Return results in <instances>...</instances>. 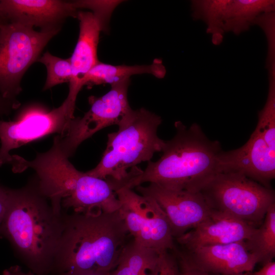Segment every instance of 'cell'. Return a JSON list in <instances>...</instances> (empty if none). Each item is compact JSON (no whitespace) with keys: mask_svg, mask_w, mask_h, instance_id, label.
<instances>
[{"mask_svg":"<svg viewBox=\"0 0 275 275\" xmlns=\"http://www.w3.org/2000/svg\"><path fill=\"white\" fill-rule=\"evenodd\" d=\"M64 228V215L39 190L35 177L19 189H8L0 234L9 240L35 275H47Z\"/></svg>","mask_w":275,"mask_h":275,"instance_id":"6da1fadb","label":"cell"},{"mask_svg":"<svg viewBox=\"0 0 275 275\" xmlns=\"http://www.w3.org/2000/svg\"><path fill=\"white\" fill-rule=\"evenodd\" d=\"M68 158L57 135L50 149L37 153L33 160L12 155L10 163L14 173L33 169L39 190L59 212L63 208L77 213L118 211L120 203L110 184L77 170Z\"/></svg>","mask_w":275,"mask_h":275,"instance_id":"7a4b0ae2","label":"cell"},{"mask_svg":"<svg viewBox=\"0 0 275 275\" xmlns=\"http://www.w3.org/2000/svg\"><path fill=\"white\" fill-rule=\"evenodd\" d=\"M175 127L176 134L166 141L160 158L149 161L144 170L136 167L132 176L117 189H132L149 182L171 189L199 192L221 172L219 158L223 150L218 141L210 140L197 123L187 127L178 121Z\"/></svg>","mask_w":275,"mask_h":275,"instance_id":"3957f363","label":"cell"},{"mask_svg":"<svg viewBox=\"0 0 275 275\" xmlns=\"http://www.w3.org/2000/svg\"><path fill=\"white\" fill-rule=\"evenodd\" d=\"M129 235L118 210L64 215L52 271L60 274L110 272L116 266Z\"/></svg>","mask_w":275,"mask_h":275,"instance_id":"277c9868","label":"cell"},{"mask_svg":"<svg viewBox=\"0 0 275 275\" xmlns=\"http://www.w3.org/2000/svg\"><path fill=\"white\" fill-rule=\"evenodd\" d=\"M161 122L160 116L144 108H131L118 123V131L108 134L100 162L86 173L106 180L114 190L128 179L132 169L162 151L166 141L157 135Z\"/></svg>","mask_w":275,"mask_h":275,"instance_id":"5b68a950","label":"cell"},{"mask_svg":"<svg viewBox=\"0 0 275 275\" xmlns=\"http://www.w3.org/2000/svg\"><path fill=\"white\" fill-rule=\"evenodd\" d=\"M212 209L229 214L256 227L269 206L274 203V191L237 172H221L201 189Z\"/></svg>","mask_w":275,"mask_h":275,"instance_id":"8992f818","label":"cell"},{"mask_svg":"<svg viewBox=\"0 0 275 275\" xmlns=\"http://www.w3.org/2000/svg\"><path fill=\"white\" fill-rule=\"evenodd\" d=\"M60 30L37 31L10 22L0 25V93L4 97L17 100L22 91L21 81L24 73Z\"/></svg>","mask_w":275,"mask_h":275,"instance_id":"52a82bcc","label":"cell"},{"mask_svg":"<svg viewBox=\"0 0 275 275\" xmlns=\"http://www.w3.org/2000/svg\"><path fill=\"white\" fill-rule=\"evenodd\" d=\"M74 118L65 101L51 110L34 102L21 108L15 120H0V166L10 163L13 149L52 133L63 135Z\"/></svg>","mask_w":275,"mask_h":275,"instance_id":"ba28073f","label":"cell"},{"mask_svg":"<svg viewBox=\"0 0 275 275\" xmlns=\"http://www.w3.org/2000/svg\"><path fill=\"white\" fill-rule=\"evenodd\" d=\"M115 193L120 203L118 211L133 240L161 253L175 249L167 217L154 199L125 187Z\"/></svg>","mask_w":275,"mask_h":275,"instance_id":"9c48e42d","label":"cell"},{"mask_svg":"<svg viewBox=\"0 0 275 275\" xmlns=\"http://www.w3.org/2000/svg\"><path fill=\"white\" fill-rule=\"evenodd\" d=\"M130 78L111 85V90L103 96L89 98L90 109L82 117L70 121L66 132L58 134L59 145L68 158L79 145L101 129L112 125H118L130 107L127 98Z\"/></svg>","mask_w":275,"mask_h":275,"instance_id":"30bf717a","label":"cell"},{"mask_svg":"<svg viewBox=\"0 0 275 275\" xmlns=\"http://www.w3.org/2000/svg\"><path fill=\"white\" fill-rule=\"evenodd\" d=\"M219 168L221 172H239L270 187L275 178V121L258 118L255 129L244 145L222 151Z\"/></svg>","mask_w":275,"mask_h":275,"instance_id":"8fae6325","label":"cell"},{"mask_svg":"<svg viewBox=\"0 0 275 275\" xmlns=\"http://www.w3.org/2000/svg\"><path fill=\"white\" fill-rule=\"evenodd\" d=\"M140 194L151 197L165 213L174 238H178L205 221L212 209L201 192L171 189L156 183L135 187Z\"/></svg>","mask_w":275,"mask_h":275,"instance_id":"7c38bea8","label":"cell"},{"mask_svg":"<svg viewBox=\"0 0 275 275\" xmlns=\"http://www.w3.org/2000/svg\"><path fill=\"white\" fill-rule=\"evenodd\" d=\"M176 258L191 268L221 275L250 272L259 262L246 241L184 250L177 252Z\"/></svg>","mask_w":275,"mask_h":275,"instance_id":"4fadbf2b","label":"cell"},{"mask_svg":"<svg viewBox=\"0 0 275 275\" xmlns=\"http://www.w3.org/2000/svg\"><path fill=\"white\" fill-rule=\"evenodd\" d=\"M79 31L77 43L70 58L72 77L69 92L64 100L74 113L77 95L82 88L80 82L87 73L99 61L97 46L100 33L106 30L109 20L91 11H78Z\"/></svg>","mask_w":275,"mask_h":275,"instance_id":"5bb4252c","label":"cell"},{"mask_svg":"<svg viewBox=\"0 0 275 275\" xmlns=\"http://www.w3.org/2000/svg\"><path fill=\"white\" fill-rule=\"evenodd\" d=\"M78 10L73 1L61 0H1L0 12L7 22L40 30L61 29L69 17L76 18Z\"/></svg>","mask_w":275,"mask_h":275,"instance_id":"9a60e30c","label":"cell"},{"mask_svg":"<svg viewBox=\"0 0 275 275\" xmlns=\"http://www.w3.org/2000/svg\"><path fill=\"white\" fill-rule=\"evenodd\" d=\"M257 228L229 214L212 209L205 221L176 240L184 250H191L206 245L248 241Z\"/></svg>","mask_w":275,"mask_h":275,"instance_id":"2e32d148","label":"cell"},{"mask_svg":"<svg viewBox=\"0 0 275 275\" xmlns=\"http://www.w3.org/2000/svg\"><path fill=\"white\" fill-rule=\"evenodd\" d=\"M166 69L161 59H156L150 65H112L99 62L83 77L80 82L81 88L87 85L93 86L102 84L111 85L130 78L133 75L150 74L158 78H163Z\"/></svg>","mask_w":275,"mask_h":275,"instance_id":"e0dca14e","label":"cell"},{"mask_svg":"<svg viewBox=\"0 0 275 275\" xmlns=\"http://www.w3.org/2000/svg\"><path fill=\"white\" fill-rule=\"evenodd\" d=\"M163 253L132 240L125 244L116 266L109 275H158Z\"/></svg>","mask_w":275,"mask_h":275,"instance_id":"ac0fdd59","label":"cell"},{"mask_svg":"<svg viewBox=\"0 0 275 275\" xmlns=\"http://www.w3.org/2000/svg\"><path fill=\"white\" fill-rule=\"evenodd\" d=\"M274 10L272 0H230L224 17L223 31L238 35L249 30L260 14Z\"/></svg>","mask_w":275,"mask_h":275,"instance_id":"d6986e66","label":"cell"},{"mask_svg":"<svg viewBox=\"0 0 275 275\" xmlns=\"http://www.w3.org/2000/svg\"><path fill=\"white\" fill-rule=\"evenodd\" d=\"M259 228L246 243L259 262L272 261L275 255V204L268 208Z\"/></svg>","mask_w":275,"mask_h":275,"instance_id":"ffe728a7","label":"cell"},{"mask_svg":"<svg viewBox=\"0 0 275 275\" xmlns=\"http://www.w3.org/2000/svg\"><path fill=\"white\" fill-rule=\"evenodd\" d=\"M230 0H194L191 1V16L207 25L206 33L225 32L223 31L224 15Z\"/></svg>","mask_w":275,"mask_h":275,"instance_id":"44dd1931","label":"cell"},{"mask_svg":"<svg viewBox=\"0 0 275 275\" xmlns=\"http://www.w3.org/2000/svg\"><path fill=\"white\" fill-rule=\"evenodd\" d=\"M37 62L43 64L46 69L47 75L43 91L58 85L69 83L71 80L72 73L70 58H61L46 51Z\"/></svg>","mask_w":275,"mask_h":275,"instance_id":"7402d4cb","label":"cell"},{"mask_svg":"<svg viewBox=\"0 0 275 275\" xmlns=\"http://www.w3.org/2000/svg\"><path fill=\"white\" fill-rule=\"evenodd\" d=\"M253 25L259 26L264 32L267 43L265 67L275 68V11L263 13L258 16Z\"/></svg>","mask_w":275,"mask_h":275,"instance_id":"603a6c76","label":"cell"},{"mask_svg":"<svg viewBox=\"0 0 275 275\" xmlns=\"http://www.w3.org/2000/svg\"><path fill=\"white\" fill-rule=\"evenodd\" d=\"M76 8L86 9L99 15L110 19L115 8L121 3L120 1L79 0L73 1Z\"/></svg>","mask_w":275,"mask_h":275,"instance_id":"cb8c5ba5","label":"cell"},{"mask_svg":"<svg viewBox=\"0 0 275 275\" xmlns=\"http://www.w3.org/2000/svg\"><path fill=\"white\" fill-rule=\"evenodd\" d=\"M158 275H180L176 257L171 255L169 252L162 255Z\"/></svg>","mask_w":275,"mask_h":275,"instance_id":"d4e9b609","label":"cell"},{"mask_svg":"<svg viewBox=\"0 0 275 275\" xmlns=\"http://www.w3.org/2000/svg\"><path fill=\"white\" fill-rule=\"evenodd\" d=\"M19 106L20 103L17 100L7 99L0 93V116L9 114Z\"/></svg>","mask_w":275,"mask_h":275,"instance_id":"484cf974","label":"cell"},{"mask_svg":"<svg viewBox=\"0 0 275 275\" xmlns=\"http://www.w3.org/2000/svg\"><path fill=\"white\" fill-rule=\"evenodd\" d=\"M8 189L0 185V230L8 204Z\"/></svg>","mask_w":275,"mask_h":275,"instance_id":"4316f807","label":"cell"},{"mask_svg":"<svg viewBox=\"0 0 275 275\" xmlns=\"http://www.w3.org/2000/svg\"><path fill=\"white\" fill-rule=\"evenodd\" d=\"M177 261L179 269L180 275H211L210 273L191 268L177 260Z\"/></svg>","mask_w":275,"mask_h":275,"instance_id":"83f0119b","label":"cell"},{"mask_svg":"<svg viewBox=\"0 0 275 275\" xmlns=\"http://www.w3.org/2000/svg\"><path fill=\"white\" fill-rule=\"evenodd\" d=\"M251 275H275V262L272 260L264 263L261 269Z\"/></svg>","mask_w":275,"mask_h":275,"instance_id":"f1b7e54d","label":"cell"},{"mask_svg":"<svg viewBox=\"0 0 275 275\" xmlns=\"http://www.w3.org/2000/svg\"><path fill=\"white\" fill-rule=\"evenodd\" d=\"M2 275H35L33 272L30 271L28 273L23 272L20 266L15 265L5 269Z\"/></svg>","mask_w":275,"mask_h":275,"instance_id":"f546056e","label":"cell"},{"mask_svg":"<svg viewBox=\"0 0 275 275\" xmlns=\"http://www.w3.org/2000/svg\"><path fill=\"white\" fill-rule=\"evenodd\" d=\"M109 272L104 271H90L82 272H65L60 275H109Z\"/></svg>","mask_w":275,"mask_h":275,"instance_id":"4dcf8cb0","label":"cell"},{"mask_svg":"<svg viewBox=\"0 0 275 275\" xmlns=\"http://www.w3.org/2000/svg\"><path fill=\"white\" fill-rule=\"evenodd\" d=\"M224 33H215L212 34V43L215 45H219L223 41Z\"/></svg>","mask_w":275,"mask_h":275,"instance_id":"1f68e13d","label":"cell"},{"mask_svg":"<svg viewBox=\"0 0 275 275\" xmlns=\"http://www.w3.org/2000/svg\"><path fill=\"white\" fill-rule=\"evenodd\" d=\"M7 22L0 12V25Z\"/></svg>","mask_w":275,"mask_h":275,"instance_id":"d6a6232c","label":"cell"},{"mask_svg":"<svg viewBox=\"0 0 275 275\" xmlns=\"http://www.w3.org/2000/svg\"><path fill=\"white\" fill-rule=\"evenodd\" d=\"M213 275H221V274H213ZM229 275H246V274H245L244 273H237V274H229Z\"/></svg>","mask_w":275,"mask_h":275,"instance_id":"836d02e7","label":"cell"}]
</instances>
